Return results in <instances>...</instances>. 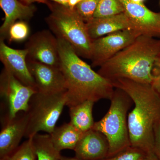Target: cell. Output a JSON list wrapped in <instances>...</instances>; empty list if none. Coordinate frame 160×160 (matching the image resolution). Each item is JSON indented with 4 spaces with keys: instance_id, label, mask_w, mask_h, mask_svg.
Masks as SVG:
<instances>
[{
    "instance_id": "1",
    "label": "cell",
    "mask_w": 160,
    "mask_h": 160,
    "mask_svg": "<svg viewBox=\"0 0 160 160\" xmlns=\"http://www.w3.org/2000/svg\"><path fill=\"white\" fill-rule=\"evenodd\" d=\"M57 38L60 69L66 80V106L69 108L86 101L110 100L115 89L111 81L81 59L69 43Z\"/></svg>"
},
{
    "instance_id": "2",
    "label": "cell",
    "mask_w": 160,
    "mask_h": 160,
    "mask_svg": "<svg viewBox=\"0 0 160 160\" xmlns=\"http://www.w3.org/2000/svg\"><path fill=\"white\" fill-rule=\"evenodd\" d=\"M115 88L126 92L134 108L128 116L131 146L146 153L153 151L154 128L160 121V97L151 84L126 78L111 81Z\"/></svg>"
},
{
    "instance_id": "3",
    "label": "cell",
    "mask_w": 160,
    "mask_h": 160,
    "mask_svg": "<svg viewBox=\"0 0 160 160\" xmlns=\"http://www.w3.org/2000/svg\"><path fill=\"white\" fill-rule=\"evenodd\" d=\"M160 53V39L141 35L100 67L97 72L112 81L126 78L151 84L152 71Z\"/></svg>"
},
{
    "instance_id": "4",
    "label": "cell",
    "mask_w": 160,
    "mask_h": 160,
    "mask_svg": "<svg viewBox=\"0 0 160 160\" xmlns=\"http://www.w3.org/2000/svg\"><path fill=\"white\" fill-rule=\"evenodd\" d=\"M47 6L51 13L45 20L50 31L69 43L80 57L90 59L92 40L86 22L75 9L49 1Z\"/></svg>"
},
{
    "instance_id": "5",
    "label": "cell",
    "mask_w": 160,
    "mask_h": 160,
    "mask_svg": "<svg viewBox=\"0 0 160 160\" xmlns=\"http://www.w3.org/2000/svg\"><path fill=\"white\" fill-rule=\"evenodd\" d=\"M110 106L102 118L95 122L92 129L102 133L108 141V156H112L131 146L128 128V111L132 101L125 92L115 88Z\"/></svg>"
},
{
    "instance_id": "6",
    "label": "cell",
    "mask_w": 160,
    "mask_h": 160,
    "mask_svg": "<svg viewBox=\"0 0 160 160\" xmlns=\"http://www.w3.org/2000/svg\"><path fill=\"white\" fill-rule=\"evenodd\" d=\"M66 103V91L54 93H35L29 101V108L26 112L28 116V125L25 137H33L40 131L51 134Z\"/></svg>"
},
{
    "instance_id": "7",
    "label": "cell",
    "mask_w": 160,
    "mask_h": 160,
    "mask_svg": "<svg viewBox=\"0 0 160 160\" xmlns=\"http://www.w3.org/2000/svg\"><path fill=\"white\" fill-rule=\"evenodd\" d=\"M37 92L34 88L24 85L4 68L0 75V94L5 100L7 112L3 122L13 119L20 112L27 111L29 101Z\"/></svg>"
},
{
    "instance_id": "8",
    "label": "cell",
    "mask_w": 160,
    "mask_h": 160,
    "mask_svg": "<svg viewBox=\"0 0 160 160\" xmlns=\"http://www.w3.org/2000/svg\"><path fill=\"white\" fill-rule=\"evenodd\" d=\"M141 35L142 34L135 30H121L92 40L90 59L92 66L100 67Z\"/></svg>"
},
{
    "instance_id": "9",
    "label": "cell",
    "mask_w": 160,
    "mask_h": 160,
    "mask_svg": "<svg viewBox=\"0 0 160 160\" xmlns=\"http://www.w3.org/2000/svg\"><path fill=\"white\" fill-rule=\"evenodd\" d=\"M27 59L60 68L57 38L50 30L37 32L29 38L25 46Z\"/></svg>"
},
{
    "instance_id": "10",
    "label": "cell",
    "mask_w": 160,
    "mask_h": 160,
    "mask_svg": "<svg viewBox=\"0 0 160 160\" xmlns=\"http://www.w3.org/2000/svg\"><path fill=\"white\" fill-rule=\"evenodd\" d=\"M27 64L38 92L54 93L66 91V80L59 68L28 59Z\"/></svg>"
},
{
    "instance_id": "11",
    "label": "cell",
    "mask_w": 160,
    "mask_h": 160,
    "mask_svg": "<svg viewBox=\"0 0 160 160\" xmlns=\"http://www.w3.org/2000/svg\"><path fill=\"white\" fill-rule=\"evenodd\" d=\"M27 55L28 51L26 49H13L6 45L4 40L0 39V60L4 68L24 85L37 90L34 80L27 66Z\"/></svg>"
},
{
    "instance_id": "12",
    "label": "cell",
    "mask_w": 160,
    "mask_h": 160,
    "mask_svg": "<svg viewBox=\"0 0 160 160\" xmlns=\"http://www.w3.org/2000/svg\"><path fill=\"white\" fill-rule=\"evenodd\" d=\"M86 23L89 36L92 40L121 30H135L143 35L139 26L125 12L109 17L93 18Z\"/></svg>"
},
{
    "instance_id": "13",
    "label": "cell",
    "mask_w": 160,
    "mask_h": 160,
    "mask_svg": "<svg viewBox=\"0 0 160 160\" xmlns=\"http://www.w3.org/2000/svg\"><path fill=\"white\" fill-rule=\"evenodd\" d=\"M125 8V12L142 31L143 35L160 38V12H154L144 4L130 0H119Z\"/></svg>"
},
{
    "instance_id": "14",
    "label": "cell",
    "mask_w": 160,
    "mask_h": 160,
    "mask_svg": "<svg viewBox=\"0 0 160 160\" xmlns=\"http://www.w3.org/2000/svg\"><path fill=\"white\" fill-rule=\"evenodd\" d=\"M2 129L0 132V158H6L18 147L19 144L25 136L28 116L26 112L18 114L13 119L3 122Z\"/></svg>"
},
{
    "instance_id": "15",
    "label": "cell",
    "mask_w": 160,
    "mask_h": 160,
    "mask_svg": "<svg viewBox=\"0 0 160 160\" xmlns=\"http://www.w3.org/2000/svg\"><path fill=\"white\" fill-rule=\"evenodd\" d=\"M74 150L78 158L100 160L108 156L109 144L102 133L92 129L84 133Z\"/></svg>"
},
{
    "instance_id": "16",
    "label": "cell",
    "mask_w": 160,
    "mask_h": 160,
    "mask_svg": "<svg viewBox=\"0 0 160 160\" xmlns=\"http://www.w3.org/2000/svg\"><path fill=\"white\" fill-rule=\"evenodd\" d=\"M0 6L5 12L4 22L0 28L1 39L8 38V32L12 25L20 21H29L34 15L36 8L20 0H0Z\"/></svg>"
},
{
    "instance_id": "17",
    "label": "cell",
    "mask_w": 160,
    "mask_h": 160,
    "mask_svg": "<svg viewBox=\"0 0 160 160\" xmlns=\"http://www.w3.org/2000/svg\"><path fill=\"white\" fill-rule=\"evenodd\" d=\"M84 133L69 122L56 127L50 134V138L58 151L66 149L74 150Z\"/></svg>"
},
{
    "instance_id": "18",
    "label": "cell",
    "mask_w": 160,
    "mask_h": 160,
    "mask_svg": "<svg viewBox=\"0 0 160 160\" xmlns=\"http://www.w3.org/2000/svg\"><path fill=\"white\" fill-rule=\"evenodd\" d=\"M95 103L93 101H86L69 107L70 122L83 132L89 131L94 126L92 109Z\"/></svg>"
},
{
    "instance_id": "19",
    "label": "cell",
    "mask_w": 160,
    "mask_h": 160,
    "mask_svg": "<svg viewBox=\"0 0 160 160\" xmlns=\"http://www.w3.org/2000/svg\"><path fill=\"white\" fill-rule=\"evenodd\" d=\"M31 138L37 160H61L62 156L52 145L50 134L38 133Z\"/></svg>"
},
{
    "instance_id": "20",
    "label": "cell",
    "mask_w": 160,
    "mask_h": 160,
    "mask_svg": "<svg viewBox=\"0 0 160 160\" xmlns=\"http://www.w3.org/2000/svg\"><path fill=\"white\" fill-rule=\"evenodd\" d=\"M125 12L119 0H100L93 18L109 17Z\"/></svg>"
},
{
    "instance_id": "21",
    "label": "cell",
    "mask_w": 160,
    "mask_h": 160,
    "mask_svg": "<svg viewBox=\"0 0 160 160\" xmlns=\"http://www.w3.org/2000/svg\"><path fill=\"white\" fill-rule=\"evenodd\" d=\"M37 159L32 138H29L11 154L1 160H37Z\"/></svg>"
},
{
    "instance_id": "22",
    "label": "cell",
    "mask_w": 160,
    "mask_h": 160,
    "mask_svg": "<svg viewBox=\"0 0 160 160\" xmlns=\"http://www.w3.org/2000/svg\"><path fill=\"white\" fill-rule=\"evenodd\" d=\"M29 28L25 21H20L12 25L8 32V38L9 42H21L28 38Z\"/></svg>"
},
{
    "instance_id": "23",
    "label": "cell",
    "mask_w": 160,
    "mask_h": 160,
    "mask_svg": "<svg viewBox=\"0 0 160 160\" xmlns=\"http://www.w3.org/2000/svg\"><path fill=\"white\" fill-rule=\"evenodd\" d=\"M100 0H83L76 6L78 13L86 22L93 18Z\"/></svg>"
},
{
    "instance_id": "24",
    "label": "cell",
    "mask_w": 160,
    "mask_h": 160,
    "mask_svg": "<svg viewBox=\"0 0 160 160\" xmlns=\"http://www.w3.org/2000/svg\"><path fill=\"white\" fill-rule=\"evenodd\" d=\"M147 153L138 148L131 146L112 156L100 160H143Z\"/></svg>"
},
{
    "instance_id": "25",
    "label": "cell",
    "mask_w": 160,
    "mask_h": 160,
    "mask_svg": "<svg viewBox=\"0 0 160 160\" xmlns=\"http://www.w3.org/2000/svg\"><path fill=\"white\" fill-rule=\"evenodd\" d=\"M152 74V80L150 84L160 97V53L155 62Z\"/></svg>"
},
{
    "instance_id": "26",
    "label": "cell",
    "mask_w": 160,
    "mask_h": 160,
    "mask_svg": "<svg viewBox=\"0 0 160 160\" xmlns=\"http://www.w3.org/2000/svg\"><path fill=\"white\" fill-rule=\"evenodd\" d=\"M153 152L160 160V121L154 126Z\"/></svg>"
},
{
    "instance_id": "27",
    "label": "cell",
    "mask_w": 160,
    "mask_h": 160,
    "mask_svg": "<svg viewBox=\"0 0 160 160\" xmlns=\"http://www.w3.org/2000/svg\"><path fill=\"white\" fill-rule=\"evenodd\" d=\"M21 2L27 5H31L32 3L38 2L48 5L49 1L48 0H20Z\"/></svg>"
},
{
    "instance_id": "28",
    "label": "cell",
    "mask_w": 160,
    "mask_h": 160,
    "mask_svg": "<svg viewBox=\"0 0 160 160\" xmlns=\"http://www.w3.org/2000/svg\"><path fill=\"white\" fill-rule=\"evenodd\" d=\"M143 160H159L153 151L148 152Z\"/></svg>"
},
{
    "instance_id": "29",
    "label": "cell",
    "mask_w": 160,
    "mask_h": 160,
    "mask_svg": "<svg viewBox=\"0 0 160 160\" xmlns=\"http://www.w3.org/2000/svg\"><path fill=\"white\" fill-rule=\"evenodd\" d=\"M82 1L83 0H69L68 7L71 9H74L77 5Z\"/></svg>"
},
{
    "instance_id": "30",
    "label": "cell",
    "mask_w": 160,
    "mask_h": 160,
    "mask_svg": "<svg viewBox=\"0 0 160 160\" xmlns=\"http://www.w3.org/2000/svg\"><path fill=\"white\" fill-rule=\"evenodd\" d=\"M51 1L62 6H66V7L69 6V0H51Z\"/></svg>"
},
{
    "instance_id": "31",
    "label": "cell",
    "mask_w": 160,
    "mask_h": 160,
    "mask_svg": "<svg viewBox=\"0 0 160 160\" xmlns=\"http://www.w3.org/2000/svg\"><path fill=\"white\" fill-rule=\"evenodd\" d=\"M61 160H84L82 159H81L75 157V158H67V157H64L62 156V158H61Z\"/></svg>"
},
{
    "instance_id": "32",
    "label": "cell",
    "mask_w": 160,
    "mask_h": 160,
    "mask_svg": "<svg viewBox=\"0 0 160 160\" xmlns=\"http://www.w3.org/2000/svg\"><path fill=\"white\" fill-rule=\"evenodd\" d=\"M133 2L138 3V4H143L145 0H130Z\"/></svg>"
},
{
    "instance_id": "33",
    "label": "cell",
    "mask_w": 160,
    "mask_h": 160,
    "mask_svg": "<svg viewBox=\"0 0 160 160\" xmlns=\"http://www.w3.org/2000/svg\"></svg>"
}]
</instances>
